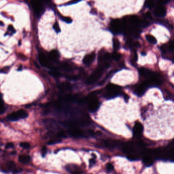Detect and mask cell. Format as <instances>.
I'll return each mask as SVG.
<instances>
[{
    "mask_svg": "<svg viewBox=\"0 0 174 174\" xmlns=\"http://www.w3.org/2000/svg\"><path fill=\"white\" fill-rule=\"evenodd\" d=\"M88 108L90 111L94 112L96 111L100 106L99 102L95 95H91L87 99Z\"/></svg>",
    "mask_w": 174,
    "mask_h": 174,
    "instance_id": "1",
    "label": "cell"
},
{
    "mask_svg": "<svg viewBox=\"0 0 174 174\" xmlns=\"http://www.w3.org/2000/svg\"><path fill=\"white\" fill-rule=\"evenodd\" d=\"M120 92V87L117 85L109 84L106 87V93L105 97L108 98H111L116 96Z\"/></svg>",
    "mask_w": 174,
    "mask_h": 174,
    "instance_id": "2",
    "label": "cell"
},
{
    "mask_svg": "<svg viewBox=\"0 0 174 174\" xmlns=\"http://www.w3.org/2000/svg\"><path fill=\"white\" fill-rule=\"evenodd\" d=\"M103 72V68L100 67L97 69L87 79L86 82L88 84H92L96 82L102 76Z\"/></svg>",
    "mask_w": 174,
    "mask_h": 174,
    "instance_id": "3",
    "label": "cell"
},
{
    "mask_svg": "<svg viewBox=\"0 0 174 174\" xmlns=\"http://www.w3.org/2000/svg\"><path fill=\"white\" fill-rule=\"evenodd\" d=\"M68 133L70 135L75 137H81L84 136V131L76 127L70 128L68 130Z\"/></svg>",
    "mask_w": 174,
    "mask_h": 174,
    "instance_id": "4",
    "label": "cell"
},
{
    "mask_svg": "<svg viewBox=\"0 0 174 174\" xmlns=\"http://www.w3.org/2000/svg\"><path fill=\"white\" fill-rule=\"evenodd\" d=\"M154 13L157 17H164L166 14V10L163 6L159 5L156 7Z\"/></svg>",
    "mask_w": 174,
    "mask_h": 174,
    "instance_id": "5",
    "label": "cell"
},
{
    "mask_svg": "<svg viewBox=\"0 0 174 174\" xmlns=\"http://www.w3.org/2000/svg\"><path fill=\"white\" fill-rule=\"evenodd\" d=\"M31 5L32 6L34 11L35 12L36 14L39 15L41 13V12L42 9V6L41 3L40 2L36 1H32Z\"/></svg>",
    "mask_w": 174,
    "mask_h": 174,
    "instance_id": "6",
    "label": "cell"
},
{
    "mask_svg": "<svg viewBox=\"0 0 174 174\" xmlns=\"http://www.w3.org/2000/svg\"><path fill=\"white\" fill-rule=\"evenodd\" d=\"M161 81L158 78L155 77H151L144 83L148 87L149 86H157L159 85Z\"/></svg>",
    "mask_w": 174,
    "mask_h": 174,
    "instance_id": "7",
    "label": "cell"
},
{
    "mask_svg": "<svg viewBox=\"0 0 174 174\" xmlns=\"http://www.w3.org/2000/svg\"><path fill=\"white\" fill-rule=\"evenodd\" d=\"M121 24L118 20H114L111 23V28L115 32H119L121 30Z\"/></svg>",
    "mask_w": 174,
    "mask_h": 174,
    "instance_id": "8",
    "label": "cell"
},
{
    "mask_svg": "<svg viewBox=\"0 0 174 174\" xmlns=\"http://www.w3.org/2000/svg\"><path fill=\"white\" fill-rule=\"evenodd\" d=\"M67 170L72 174H81L82 172L80 168L77 165H68L67 167Z\"/></svg>",
    "mask_w": 174,
    "mask_h": 174,
    "instance_id": "9",
    "label": "cell"
},
{
    "mask_svg": "<svg viewBox=\"0 0 174 174\" xmlns=\"http://www.w3.org/2000/svg\"><path fill=\"white\" fill-rule=\"evenodd\" d=\"M143 130V127L142 124L138 122H136L134 127V133L137 136L140 135L142 133Z\"/></svg>",
    "mask_w": 174,
    "mask_h": 174,
    "instance_id": "10",
    "label": "cell"
},
{
    "mask_svg": "<svg viewBox=\"0 0 174 174\" xmlns=\"http://www.w3.org/2000/svg\"><path fill=\"white\" fill-rule=\"evenodd\" d=\"M96 57V55L95 53H92L86 55L83 60V63L85 64H89L92 63Z\"/></svg>",
    "mask_w": 174,
    "mask_h": 174,
    "instance_id": "11",
    "label": "cell"
},
{
    "mask_svg": "<svg viewBox=\"0 0 174 174\" xmlns=\"http://www.w3.org/2000/svg\"><path fill=\"white\" fill-rule=\"evenodd\" d=\"M39 59L40 63L43 66H44V67H49L50 66V64H49V61H48V59L46 57V56L43 54H39Z\"/></svg>",
    "mask_w": 174,
    "mask_h": 174,
    "instance_id": "12",
    "label": "cell"
},
{
    "mask_svg": "<svg viewBox=\"0 0 174 174\" xmlns=\"http://www.w3.org/2000/svg\"><path fill=\"white\" fill-rule=\"evenodd\" d=\"M147 86L145 83L140 84L138 85L135 89V93L138 96H141L145 92L146 89L147 88Z\"/></svg>",
    "mask_w": 174,
    "mask_h": 174,
    "instance_id": "13",
    "label": "cell"
},
{
    "mask_svg": "<svg viewBox=\"0 0 174 174\" xmlns=\"http://www.w3.org/2000/svg\"><path fill=\"white\" fill-rule=\"evenodd\" d=\"M143 163L146 166L150 167L153 164L154 161L153 158L151 156L149 155H146L143 158Z\"/></svg>",
    "mask_w": 174,
    "mask_h": 174,
    "instance_id": "14",
    "label": "cell"
},
{
    "mask_svg": "<svg viewBox=\"0 0 174 174\" xmlns=\"http://www.w3.org/2000/svg\"><path fill=\"white\" fill-rule=\"evenodd\" d=\"M49 56L51 60L53 61H56L58 60L59 57V54L57 50H54L49 53Z\"/></svg>",
    "mask_w": 174,
    "mask_h": 174,
    "instance_id": "15",
    "label": "cell"
},
{
    "mask_svg": "<svg viewBox=\"0 0 174 174\" xmlns=\"http://www.w3.org/2000/svg\"><path fill=\"white\" fill-rule=\"evenodd\" d=\"M19 160L20 162L24 163H28L31 160V157L28 155H19Z\"/></svg>",
    "mask_w": 174,
    "mask_h": 174,
    "instance_id": "16",
    "label": "cell"
},
{
    "mask_svg": "<svg viewBox=\"0 0 174 174\" xmlns=\"http://www.w3.org/2000/svg\"><path fill=\"white\" fill-rule=\"evenodd\" d=\"M71 88V85L69 83H63L59 86V88L62 92H65Z\"/></svg>",
    "mask_w": 174,
    "mask_h": 174,
    "instance_id": "17",
    "label": "cell"
},
{
    "mask_svg": "<svg viewBox=\"0 0 174 174\" xmlns=\"http://www.w3.org/2000/svg\"><path fill=\"white\" fill-rule=\"evenodd\" d=\"M17 112L19 118H25L28 116V114L23 109H20Z\"/></svg>",
    "mask_w": 174,
    "mask_h": 174,
    "instance_id": "18",
    "label": "cell"
},
{
    "mask_svg": "<svg viewBox=\"0 0 174 174\" xmlns=\"http://www.w3.org/2000/svg\"><path fill=\"white\" fill-rule=\"evenodd\" d=\"M6 167L7 168L8 170L10 171V170H14L16 167V163H14V162H13V161H8L6 163Z\"/></svg>",
    "mask_w": 174,
    "mask_h": 174,
    "instance_id": "19",
    "label": "cell"
},
{
    "mask_svg": "<svg viewBox=\"0 0 174 174\" xmlns=\"http://www.w3.org/2000/svg\"><path fill=\"white\" fill-rule=\"evenodd\" d=\"M8 117L10 120H13V121H16V120H19V117L18 116L17 112H14L10 114L8 116Z\"/></svg>",
    "mask_w": 174,
    "mask_h": 174,
    "instance_id": "20",
    "label": "cell"
},
{
    "mask_svg": "<svg viewBox=\"0 0 174 174\" xmlns=\"http://www.w3.org/2000/svg\"><path fill=\"white\" fill-rule=\"evenodd\" d=\"M113 46L115 50H119L120 48V42L119 40L117 39H114L113 40Z\"/></svg>",
    "mask_w": 174,
    "mask_h": 174,
    "instance_id": "21",
    "label": "cell"
},
{
    "mask_svg": "<svg viewBox=\"0 0 174 174\" xmlns=\"http://www.w3.org/2000/svg\"><path fill=\"white\" fill-rule=\"evenodd\" d=\"M147 40L152 44H155L157 42V40L155 37L151 35H147L146 36Z\"/></svg>",
    "mask_w": 174,
    "mask_h": 174,
    "instance_id": "22",
    "label": "cell"
},
{
    "mask_svg": "<svg viewBox=\"0 0 174 174\" xmlns=\"http://www.w3.org/2000/svg\"><path fill=\"white\" fill-rule=\"evenodd\" d=\"M49 74L54 77H59L61 76V74L57 71H51L49 73Z\"/></svg>",
    "mask_w": 174,
    "mask_h": 174,
    "instance_id": "23",
    "label": "cell"
},
{
    "mask_svg": "<svg viewBox=\"0 0 174 174\" xmlns=\"http://www.w3.org/2000/svg\"><path fill=\"white\" fill-rule=\"evenodd\" d=\"M20 146L24 149H27L30 147V145L28 142H22L20 143Z\"/></svg>",
    "mask_w": 174,
    "mask_h": 174,
    "instance_id": "24",
    "label": "cell"
},
{
    "mask_svg": "<svg viewBox=\"0 0 174 174\" xmlns=\"http://www.w3.org/2000/svg\"><path fill=\"white\" fill-rule=\"evenodd\" d=\"M120 57H121L120 54H118L117 53H116V52L112 54V55H111V58L114 59L116 60H119L120 59Z\"/></svg>",
    "mask_w": 174,
    "mask_h": 174,
    "instance_id": "25",
    "label": "cell"
},
{
    "mask_svg": "<svg viewBox=\"0 0 174 174\" xmlns=\"http://www.w3.org/2000/svg\"><path fill=\"white\" fill-rule=\"evenodd\" d=\"M53 28L55 30V31L57 32V33H59L60 31V27H59V26L58 25V22H56L54 26H53Z\"/></svg>",
    "mask_w": 174,
    "mask_h": 174,
    "instance_id": "26",
    "label": "cell"
},
{
    "mask_svg": "<svg viewBox=\"0 0 174 174\" xmlns=\"http://www.w3.org/2000/svg\"><path fill=\"white\" fill-rule=\"evenodd\" d=\"M60 142H61V140L58 139H54L51 140L48 142V144L51 145L55 144V143H57Z\"/></svg>",
    "mask_w": 174,
    "mask_h": 174,
    "instance_id": "27",
    "label": "cell"
},
{
    "mask_svg": "<svg viewBox=\"0 0 174 174\" xmlns=\"http://www.w3.org/2000/svg\"><path fill=\"white\" fill-rule=\"evenodd\" d=\"M154 5V2L153 1H148L147 2V6L148 8L151 9V8H152L153 7Z\"/></svg>",
    "mask_w": 174,
    "mask_h": 174,
    "instance_id": "28",
    "label": "cell"
},
{
    "mask_svg": "<svg viewBox=\"0 0 174 174\" xmlns=\"http://www.w3.org/2000/svg\"><path fill=\"white\" fill-rule=\"evenodd\" d=\"M62 67L65 70H67V71H70L71 70V67L70 66V65L66 64V63H64V64H63L62 65Z\"/></svg>",
    "mask_w": 174,
    "mask_h": 174,
    "instance_id": "29",
    "label": "cell"
},
{
    "mask_svg": "<svg viewBox=\"0 0 174 174\" xmlns=\"http://www.w3.org/2000/svg\"><path fill=\"white\" fill-rule=\"evenodd\" d=\"M47 152V149L46 147H43L41 150V155L43 157H44Z\"/></svg>",
    "mask_w": 174,
    "mask_h": 174,
    "instance_id": "30",
    "label": "cell"
},
{
    "mask_svg": "<svg viewBox=\"0 0 174 174\" xmlns=\"http://www.w3.org/2000/svg\"><path fill=\"white\" fill-rule=\"evenodd\" d=\"M62 19L63 21H65L67 23H71L72 21V19L69 17H63Z\"/></svg>",
    "mask_w": 174,
    "mask_h": 174,
    "instance_id": "31",
    "label": "cell"
},
{
    "mask_svg": "<svg viewBox=\"0 0 174 174\" xmlns=\"http://www.w3.org/2000/svg\"><path fill=\"white\" fill-rule=\"evenodd\" d=\"M59 137H62V138H64L66 137L65 135V133L63 131H60L57 134Z\"/></svg>",
    "mask_w": 174,
    "mask_h": 174,
    "instance_id": "32",
    "label": "cell"
},
{
    "mask_svg": "<svg viewBox=\"0 0 174 174\" xmlns=\"http://www.w3.org/2000/svg\"><path fill=\"white\" fill-rule=\"evenodd\" d=\"M107 169L109 172H110L114 170V166L111 163H108L107 165Z\"/></svg>",
    "mask_w": 174,
    "mask_h": 174,
    "instance_id": "33",
    "label": "cell"
},
{
    "mask_svg": "<svg viewBox=\"0 0 174 174\" xmlns=\"http://www.w3.org/2000/svg\"><path fill=\"white\" fill-rule=\"evenodd\" d=\"M14 147V143L12 142H9L8 143H7L6 146V149H8V148H13Z\"/></svg>",
    "mask_w": 174,
    "mask_h": 174,
    "instance_id": "34",
    "label": "cell"
},
{
    "mask_svg": "<svg viewBox=\"0 0 174 174\" xmlns=\"http://www.w3.org/2000/svg\"><path fill=\"white\" fill-rule=\"evenodd\" d=\"M5 111V107L2 105H0V114H3Z\"/></svg>",
    "mask_w": 174,
    "mask_h": 174,
    "instance_id": "35",
    "label": "cell"
},
{
    "mask_svg": "<svg viewBox=\"0 0 174 174\" xmlns=\"http://www.w3.org/2000/svg\"><path fill=\"white\" fill-rule=\"evenodd\" d=\"M174 49V46H173V43L171 42L169 46V50L171 51H173Z\"/></svg>",
    "mask_w": 174,
    "mask_h": 174,
    "instance_id": "36",
    "label": "cell"
},
{
    "mask_svg": "<svg viewBox=\"0 0 174 174\" xmlns=\"http://www.w3.org/2000/svg\"><path fill=\"white\" fill-rule=\"evenodd\" d=\"M96 161H95V160L94 158H92V159L90 160V161H89V163H90V165L92 166L93 165H94Z\"/></svg>",
    "mask_w": 174,
    "mask_h": 174,
    "instance_id": "37",
    "label": "cell"
},
{
    "mask_svg": "<svg viewBox=\"0 0 174 174\" xmlns=\"http://www.w3.org/2000/svg\"><path fill=\"white\" fill-rule=\"evenodd\" d=\"M159 3L160 4H167L168 2H169V1H167V0H161L159 2Z\"/></svg>",
    "mask_w": 174,
    "mask_h": 174,
    "instance_id": "38",
    "label": "cell"
},
{
    "mask_svg": "<svg viewBox=\"0 0 174 174\" xmlns=\"http://www.w3.org/2000/svg\"><path fill=\"white\" fill-rule=\"evenodd\" d=\"M8 30H9V31H14V28H13V26H11V25H9V26H8Z\"/></svg>",
    "mask_w": 174,
    "mask_h": 174,
    "instance_id": "39",
    "label": "cell"
},
{
    "mask_svg": "<svg viewBox=\"0 0 174 174\" xmlns=\"http://www.w3.org/2000/svg\"><path fill=\"white\" fill-rule=\"evenodd\" d=\"M134 59H135V60H137V55L136 54H135V55H134Z\"/></svg>",
    "mask_w": 174,
    "mask_h": 174,
    "instance_id": "40",
    "label": "cell"
},
{
    "mask_svg": "<svg viewBox=\"0 0 174 174\" xmlns=\"http://www.w3.org/2000/svg\"><path fill=\"white\" fill-rule=\"evenodd\" d=\"M16 152H12V154H16Z\"/></svg>",
    "mask_w": 174,
    "mask_h": 174,
    "instance_id": "41",
    "label": "cell"
},
{
    "mask_svg": "<svg viewBox=\"0 0 174 174\" xmlns=\"http://www.w3.org/2000/svg\"><path fill=\"white\" fill-rule=\"evenodd\" d=\"M1 101H2V97H1V96H0V102H1Z\"/></svg>",
    "mask_w": 174,
    "mask_h": 174,
    "instance_id": "42",
    "label": "cell"
}]
</instances>
